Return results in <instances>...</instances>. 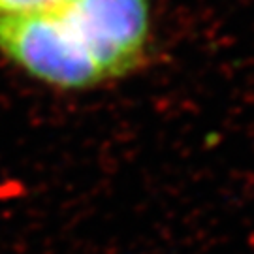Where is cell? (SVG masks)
<instances>
[{"label": "cell", "mask_w": 254, "mask_h": 254, "mask_svg": "<svg viewBox=\"0 0 254 254\" xmlns=\"http://www.w3.org/2000/svg\"><path fill=\"white\" fill-rule=\"evenodd\" d=\"M149 0H64L0 21V55L49 87L79 91L119 79L143 63Z\"/></svg>", "instance_id": "cell-1"}, {"label": "cell", "mask_w": 254, "mask_h": 254, "mask_svg": "<svg viewBox=\"0 0 254 254\" xmlns=\"http://www.w3.org/2000/svg\"><path fill=\"white\" fill-rule=\"evenodd\" d=\"M64 0H0V21L2 19L32 15L61 4Z\"/></svg>", "instance_id": "cell-2"}]
</instances>
